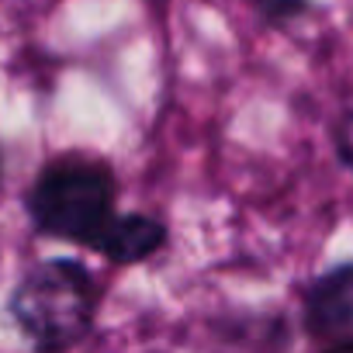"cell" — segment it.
Returning <instances> with one entry per match:
<instances>
[{
	"instance_id": "277c9868",
	"label": "cell",
	"mask_w": 353,
	"mask_h": 353,
	"mask_svg": "<svg viewBox=\"0 0 353 353\" xmlns=\"http://www.w3.org/2000/svg\"><path fill=\"white\" fill-rule=\"evenodd\" d=\"M170 243V229L163 219L149 212H118L101 239L90 246L94 256L108 260L111 267H135L163 253Z\"/></svg>"
},
{
	"instance_id": "7a4b0ae2",
	"label": "cell",
	"mask_w": 353,
	"mask_h": 353,
	"mask_svg": "<svg viewBox=\"0 0 353 353\" xmlns=\"http://www.w3.org/2000/svg\"><path fill=\"white\" fill-rule=\"evenodd\" d=\"M97 312L101 284L70 256L39 260L8 294V315L35 353H70L94 332Z\"/></svg>"
},
{
	"instance_id": "5b68a950",
	"label": "cell",
	"mask_w": 353,
	"mask_h": 353,
	"mask_svg": "<svg viewBox=\"0 0 353 353\" xmlns=\"http://www.w3.org/2000/svg\"><path fill=\"white\" fill-rule=\"evenodd\" d=\"M253 8L267 18V21H291V18H301L308 8H312V0H253Z\"/></svg>"
},
{
	"instance_id": "6da1fadb",
	"label": "cell",
	"mask_w": 353,
	"mask_h": 353,
	"mask_svg": "<svg viewBox=\"0 0 353 353\" xmlns=\"http://www.w3.org/2000/svg\"><path fill=\"white\" fill-rule=\"evenodd\" d=\"M25 212L39 236L90 250L118 215L114 166L94 152L46 159L25 194Z\"/></svg>"
},
{
	"instance_id": "52a82bcc",
	"label": "cell",
	"mask_w": 353,
	"mask_h": 353,
	"mask_svg": "<svg viewBox=\"0 0 353 353\" xmlns=\"http://www.w3.org/2000/svg\"><path fill=\"white\" fill-rule=\"evenodd\" d=\"M322 353H353V339H339V343H329Z\"/></svg>"
},
{
	"instance_id": "3957f363",
	"label": "cell",
	"mask_w": 353,
	"mask_h": 353,
	"mask_svg": "<svg viewBox=\"0 0 353 353\" xmlns=\"http://www.w3.org/2000/svg\"><path fill=\"white\" fill-rule=\"evenodd\" d=\"M301 325L312 339H353V260L332 263L301 284Z\"/></svg>"
},
{
	"instance_id": "8992f818",
	"label": "cell",
	"mask_w": 353,
	"mask_h": 353,
	"mask_svg": "<svg viewBox=\"0 0 353 353\" xmlns=\"http://www.w3.org/2000/svg\"><path fill=\"white\" fill-rule=\"evenodd\" d=\"M332 149H336V156H339V163L346 166V170H353V104L336 118V125H332Z\"/></svg>"
}]
</instances>
